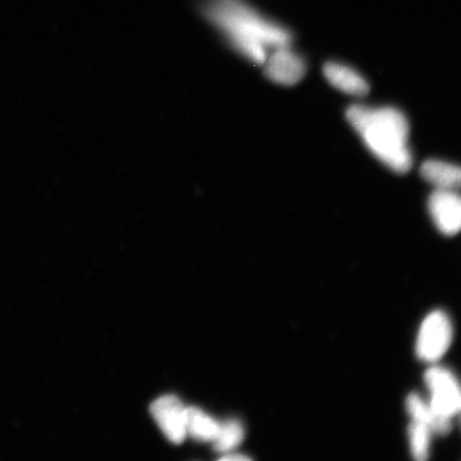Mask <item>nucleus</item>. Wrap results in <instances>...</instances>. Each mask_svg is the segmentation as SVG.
<instances>
[{"label": "nucleus", "mask_w": 461, "mask_h": 461, "mask_svg": "<svg viewBox=\"0 0 461 461\" xmlns=\"http://www.w3.org/2000/svg\"><path fill=\"white\" fill-rule=\"evenodd\" d=\"M207 22L246 59L263 66L270 51L290 46V32L258 13L245 0H201Z\"/></svg>", "instance_id": "obj_1"}, {"label": "nucleus", "mask_w": 461, "mask_h": 461, "mask_svg": "<svg viewBox=\"0 0 461 461\" xmlns=\"http://www.w3.org/2000/svg\"><path fill=\"white\" fill-rule=\"evenodd\" d=\"M346 117L368 149L388 168L401 175L411 169L408 120L399 109L353 105Z\"/></svg>", "instance_id": "obj_2"}, {"label": "nucleus", "mask_w": 461, "mask_h": 461, "mask_svg": "<svg viewBox=\"0 0 461 461\" xmlns=\"http://www.w3.org/2000/svg\"><path fill=\"white\" fill-rule=\"evenodd\" d=\"M453 327L448 316L442 311H435L426 316L420 325L416 351L425 362H436L442 358L452 343Z\"/></svg>", "instance_id": "obj_3"}, {"label": "nucleus", "mask_w": 461, "mask_h": 461, "mask_svg": "<svg viewBox=\"0 0 461 461\" xmlns=\"http://www.w3.org/2000/svg\"><path fill=\"white\" fill-rule=\"evenodd\" d=\"M430 391L429 405L439 416L453 418L460 411L461 396L456 377L443 367H431L425 374Z\"/></svg>", "instance_id": "obj_4"}, {"label": "nucleus", "mask_w": 461, "mask_h": 461, "mask_svg": "<svg viewBox=\"0 0 461 461\" xmlns=\"http://www.w3.org/2000/svg\"><path fill=\"white\" fill-rule=\"evenodd\" d=\"M263 66L267 77L282 86L298 84L307 70L303 58L292 50L290 46H282L270 51Z\"/></svg>", "instance_id": "obj_5"}, {"label": "nucleus", "mask_w": 461, "mask_h": 461, "mask_svg": "<svg viewBox=\"0 0 461 461\" xmlns=\"http://www.w3.org/2000/svg\"><path fill=\"white\" fill-rule=\"evenodd\" d=\"M161 431L168 439L180 445L187 436L186 408L176 396L165 395L152 403L149 408Z\"/></svg>", "instance_id": "obj_6"}, {"label": "nucleus", "mask_w": 461, "mask_h": 461, "mask_svg": "<svg viewBox=\"0 0 461 461\" xmlns=\"http://www.w3.org/2000/svg\"><path fill=\"white\" fill-rule=\"evenodd\" d=\"M429 210L441 233L453 236L461 227V201L456 190L436 189L430 194Z\"/></svg>", "instance_id": "obj_7"}, {"label": "nucleus", "mask_w": 461, "mask_h": 461, "mask_svg": "<svg viewBox=\"0 0 461 461\" xmlns=\"http://www.w3.org/2000/svg\"><path fill=\"white\" fill-rule=\"evenodd\" d=\"M325 77L334 88L353 96H365L370 91L365 77L353 68L339 62H328L324 67Z\"/></svg>", "instance_id": "obj_8"}, {"label": "nucleus", "mask_w": 461, "mask_h": 461, "mask_svg": "<svg viewBox=\"0 0 461 461\" xmlns=\"http://www.w3.org/2000/svg\"><path fill=\"white\" fill-rule=\"evenodd\" d=\"M420 175L436 189L457 190L460 186L461 173L456 165L447 161L429 159L420 167Z\"/></svg>", "instance_id": "obj_9"}, {"label": "nucleus", "mask_w": 461, "mask_h": 461, "mask_svg": "<svg viewBox=\"0 0 461 461\" xmlns=\"http://www.w3.org/2000/svg\"><path fill=\"white\" fill-rule=\"evenodd\" d=\"M406 407L412 420L429 425L434 434L445 436L452 429V419L437 414L419 394L409 395Z\"/></svg>", "instance_id": "obj_10"}, {"label": "nucleus", "mask_w": 461, "mask_h": 461, "mask_svg": "<svg viewBox=\"0 0 461 461\" xmlns=\"http://www.w3.org/2000/svg\"><path fill=\"white\" fill-rule=\"evenodd\" d=\"M219 429H221V423L207 416L200 409L186 408L187 436L194 438V440L212 442L216 439Z\"/></svg>", "instance_id": "obj_11"}, {"label": "nucleus", "mask_w": 461, "mask_h": 461, "mask_svg": "<svg viewBox=\"0 0 461 461\" xmlns=\"http://www.w3.org/2000/svg\"><path fill=\"white\" fill-rule=\"evenodd\" d=\"M431 431L429 425L412 420L409 426V445H411V452L412 457L418 461H424L429 457Z\"/></svg>", "instance_id": "obj_12"}, {"label": "nucleus", "mask_w": 461, "mask_h": 461, "mask_svg": "<svg viewBox=\"0 0 461 461\" xmlns=\"http://www.w3.org/2000/svg\"><path fill=\"white\" fill-rule=\"evenodd\" d=\"M244 436L243 425L238 420H226V422L221 423L216 439L212 441L214 449L217 453L232 452L243 441Z\"/></svg>", "instance_id": "obj_13"}, {"label": "nucleus", "mask_w": 461, "mask_h": 461, "mask_svg": "<svg viewBox=\"0 0 461 461\" xmlns=\"http://www.w3.org/2000/svg\"><path fill=\"white\" fill-rule=\"evenodd\" d=\"M221 460L244 461V460H250V458L246 456V455H239V454H230V453H228L226 455V456L221 457Z\"/></svg>", "instance_id": "obj_14"}]
</instances>
